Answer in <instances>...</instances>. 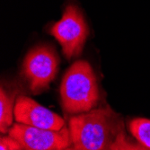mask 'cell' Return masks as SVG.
I'll use <instances>...</instances> for the list:
<instances>
[{
    "label": "cell",
    "instance_id": "4",
    "mask_svg": "<svg viewBox=\"0 0 150 150\" xmlns=\"http://www.w3.org/2000/svg\"><path fill=\"white\" fill-rule=\"evenodd\" d=\"M59 69V58L53 49L40 46L30 50L23 60V74L33 93L47 90L55 78Z\"/></svg>",
    "mask_w": 150,
    "mask_h": 150
},
{
    "label": "cell",
    "instance_id": "5",
    "mask_svg": "<svg viewBox=\"0 0 150 150\" xmlns=\"http://www.w3.org/2000/svg\"><path fill=\"white\" fill-rule=\"evenodd\" d=\"M9 135L29 150H61L69 148L71 142L69 129L64 127L60 130H52L33 127L22 123L13 124Z\"/></svg>",
    "mask_w": 150,
    "mask_h": 150
},
{
    "label": "cell",
    "instance_id": "7",
    "mask_svg": "<svg viewBox=\"0 0 150 150\" xmlns=\"http://www.w3.org/2000/svg\"><path fill=\"white\" fill-rule=\"evenodd\" d=\"M16 94L8 93L3 87L0 89V131L1 133L9 132L13 126V114L15 113V102Z\"/></svg>",
    "mask_w": 150,
    "mask_h": 150
},
{
    "label": "cell",
    "instance_id": "1",
    "mask_svg": "<svg viewBox=\"0 0 150 150\" xmlns=\"http://www.w3.org/2000/svg\"><path fill=\"white\" fill-rule=\"evenodd\" d=\"M69 129L75 149H141L142 147L129 141L120 115L108 106L74 115L69 120Z\"/></svg>",
    "mask_w": 150,
    "mask_h": 150
},
{
    "label": "cell",
    "instance_id": "9",
    "mask_svg": "<svg viewBox=\"0 0 150 150\" xmlns=\"http://www.w3.org/2000/svg\"><path fill=\"white\" fill-rule=\"evenodd\" d=\"M0 149L1 150H17L23 149L21 145L13 137L9 135L8 137H2L0 140Z\"/></svg>",
    "mask_w": 150,
    "mask_h": 150
},
{
    "label": "cell",
    "instance_id": "2",
    "mask_svg": "<svg viewBox=\"0 0 150 150\" xmlns=\"http://www.w3.org/2000/svg\"><path fill=\"white\" fill-rule=\"evenodd\" d=\"M60 96L64 111L72 115L89 112L97 105L100 99L97 80L87 61H76L66 72Z\"/></svg>",
    "mask_w": 150,
    "mask_h": 150
},
{
    "label": "cell",
    "instance_id": "6",
    "mask_svg": "<svg viewBox=\"0 0 150 150\" xmlns=\"http://www.w3.org/2000/svg\"><path fill=\"white\" fill-rule=\"evenodd\" d=\"M13 112L16 122L22 124L52 130H60L65 127L60 116L26 96L16 99Z\"/></svg>",
    "mask_w": 150,
    "mask_h": 150
},
{
    "label": "cell",
    "instance_id": "8",
    "mask_svg": "<svg viewBox=\"0 0 150 150\" xmlns=\"http://www.w3.org/2000/svg\"><path fill=\"white\" fill-rule=\"evenodd\" d=\"M129 129L144 149H150V120L137 118L129 122Z\"/></svg>",
    "mask_w": 150,
    "mask_h": 150
},
{
    "label": "cell",
    "instance_id": "3",
    "mask_svg": "<svg viewBox=\"0 0 150 150\" xmlns=\"http://www.w3.org/2000/svg\"><path fill=\"white\" fill-rule=\"evenodd\" d=\"M50 32L61 45L67 59L80 55L89 33L83 13L74 4L65 7L61 19L51 26Z\"/></svg>",
    "mask_w": 150,
    "mask_h": 150
}]
</instances>
